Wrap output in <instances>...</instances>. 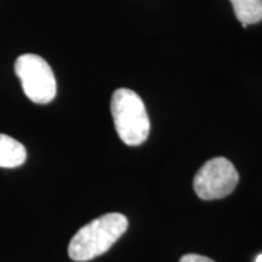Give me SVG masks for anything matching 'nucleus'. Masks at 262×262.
<instances>
[{
    "mask_svg": "<svg viewBox=\"0 0 262 262\" xmlns=\"http://www.w3.org/2000/svg\"><path fill=\"white\" fill-rule=\"evenodd\" d=\"M129 221L119 212H110L83 226L71 239L68 255L73 261L85 262L100 256L125 233Z\"/></svg>",
    "mask_w": 262,
    "mask_h": 262,
    "instance_id": "obj_1",
    "label": "nucleus"
},
{
    "mask_svg": "<svg viewBox=\"0 0 262 262\" xmlns=\"http://www.w3.org/2000/svg\"><path fill=\"white\" fill-rule=\"evenodd\" d=\"M111 112L114 126L120 139L127 146H139L149 135L150 123L145 103L135 91L118 89L111 100Z\"/></svg>",
    "mask_w": 262,
    "mask_h": 262,
    "instance_id": "obj_2",
    "label": "nucleus"
},
{
    "mask_svg": "<svg viewBox=\"0 0 262 262\" xmlns=\"http://www.w3.org/2000/svg\"><path fill=\"white\" fill-rule=\"evenodd\" d=\"M15 73L26 96L38 104L50 103L56 96L57 84L50 64L35 54H24L15 62Z\"/></svg>",
    "mask_w": 262,
    "mask_h": 262,
    "instance_id": "obj_3",
    "label": "nucleus"
},
{
    "mask_svg": "<svg viewBox=\"0 0 262 262\" xmlns=\"http://www.w3.org/2000/svg\"><path fill=\"white\" fill-rule=\"evenodd\" d=\"M239 175L234 165L224 157L208 160L195 173L193 187L196 195L204 201L227 196L234 191Z\"/></svg>",
    "mask_w": 262,
    "mask_h": 262,
    "instance_id": "obj_4",
    "label": "nucleus"
},
{
    "mask_svg": "<svg viewBox=\"0 0 262 262\" xmlns=\"http://www.w3.org/2000/svg\"><path fill=\"white\" fill-rule=\"evenodd\" d=\"M27 159L25 146L11 136L0 134V168H18Z\"/></svg>",
    "mask_w": 262,
    "mask_h": 262,
    "instance_id": "obj_5",
    "label": "nucleus"
},
{
    "mask_svg": "<svg viewBox=\"0 0 262 262\" xmlns=\"http://www.w3.org/2000/svg\"><path fill=\"white\" fill-rule=\"evenodd\" d=\"M233 6L234 14L242 26L247 28L249 25L262 21V0H229Z\"/></svg>",
    "mask_w": 262,
    "mask_h": 262,
    "instance_id": "obj_6",
    "label": "nucleus"
},
{
    "mask_svg": "<svg viewBox=\"0 0 262 262\" xmlns=\"http://www.w3.org/2000/svg\"><path fill=\"white\" fill-rule=\"evenodd\" d=\"M180 262H215V261H212L211 258L202 256V255H198V254H187L181 257Z\"/></svg>",
    "mask_w": 262,
    "mask_h": 262,
    "instance_id": "obj_7",
    "label": "nucleus"
},
{
    "mask_svg": "<svg viewBox=\"0 0 262 262\" xmlns=\"http://www.w3.org/2000/svg\"><path fill=\"white\" fill-rule=\"evenodd\" d=\"M255 262H262V254L258 255V256L256 257V261H255Z\"/></svg>",
    "mask_w": 262,
    "mask_h": 262,
    "instance_id": "obj_8",
    "label": "nucleus"
}]
</instances>
